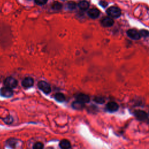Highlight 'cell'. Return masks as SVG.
Listing matches in <instances>:
<instances>
[{"label": "cell", "instance_id": "6da1fadb", "mask_svg": "<svg viewBox=\"0 0 149 149\" xmlns=\"http://www.w3.org/2000/svg\"><path fill=\"white\" fill-rule=\"evenodd\" d=\"M107 13L109 16L111 18H116L121 16V9L115 7H111L108 8L107 10Z\"/></svg>", "mask_w": 149, "mask_h": 149}, {"label": "cell", "instance_id": "7a4b0ae2", "mask_svg": "<svg viewBox=\"0 0 149 149\" xmlns=\"http://www.w3.org/2000/svg\"><path fill=\"white\" fill-rule=\"evenodd\" d=\"M39 88L45 94H49L51 91L50 85L44 81H40L38 83Z\"/></svg>", "mask_w": 149, "mask_h": 149}, {"label": "cell", "instance_id": "3957f363", "mask_svg": "<svg viewBox=\"0 0 149 149\" xmlns=\"http://www.w3.org/2000/svg\"><path fill=\"white\" fill-rule=\"evenodd\" d=\"M4 85L6 87L12 89L16 87L18 85V82L15 78L12 77H8L5 80Z\"/></svg>", "mask_w": 149, "mask_h": 149}, {"label": "cell", "instance_id": "277c9868", "mask_svg": "<svg viewBox=\"0 0 149 149\" xmlns=\"http://www.w3.org/2000/svg\"><path fill=\"white\" fill-rule=\"evenodd\" d=\"M127 35L133 40H139L141 36L140 32L135 29H130L127 32Z\"/></svg>", "mask_w": 149, "mask_h": 149}, {"label": "cell", "instance_id": "5b68a950", "mask_svg": "<svg viewBox=\"0 0 149 149\" xmlns=\"http://www.w3.org/2000/svg\"><path fill=\"white\" fill-rule=\"evenodd\" d=\"M0 94L1 95L4 97H7V98H9L12 96L13 95V91L11 89L7 87H3L0 90Z\"/></svg>", "mask_w": 149, "mask_h": 149}, {"label": "cell", "instance_id": "8992f818", "mask_svg": "<svg viewBox=\"0 0 149 149\" xmlns=\"http://www.w3.org/2000/svg\"><path fill=\"white\" fill-rule=\"evenodd\" d=\"M135 115L140 121H144L148 119V115L147 113L143 111L137 110L135 112Z\"/></svg>", "mask_w": 149, "mask_h": 149}, {"label": "cell", "instance_id": "52a82bcc", "mask_svg": "<svg viewBox=\"0 0 149 149\" xmlns=\"http://www.w3.org/2000/svg\"><path fill=\"white\" fill-rule=\"evenodd\" d=\"M77 100L83 104H85L90 102V97L85 94H79L77 96Z\"/></svg>", "mask_w": 149, "mask_h": 149}, {"label": "cell", "instance_id": "ba28073f", "mask_svg": "<svg viewBox=\"0 0 149 149\" xmlns=\"http://www.w3.org/2000/svg\"><path fill=\"white\" fill-rule=\"evenodd\" d=\"M33 84H34V80L33 78H32L30 77H28V78H24L22 82V86L26 88L32 87L33 85Z\"/></svg>", "mask_w": 149, "mask_h": 149}, {"label": "cell", "instance_id": "9c48e42d", "mask_svg": "<svg viewBox=\"0 0 149 149\" xmlns=\"http://www.w3.org/2000/svg\"><path fill=\"white\" fill-rule=\"evenodd\" d=\"M114 23V20L111 17H106L102 21V25L104 27H111Z\"/></svg>", "mask_w": 149, "mask_h": 149}, {"label": "cell", "instance_id": "30bf717a", "mask_svg": "<svg viewBox=\"0 0 149 149\" xmlns=\"http://www.w3.org/2000/svg\"><path fill=\"white\" fill-rule=\"evenodd\" d=\"M107 109L111 112H114L119 109V106L115 102H110L107 105Z\"/></svg>", "mask_w": 149, "mask_h": 149}, {"label": "cell", "instance_id": "8fae6325", "mask_svg": "<svg viewBox=\"0 0 149 149\" xmlns=\"http://www.w3.org/2000/svg\"><path fill=\"white\" fill-rule=\"evenodd\" d=\"M100 11L97 8H93L89 11L88 15L92 19H96L97 18L99 15H100Z\"/></svg>", "mask_w": 149, "mask_h": 149}, {"label": "cell", "instance_id": "7c38bea8", "mask_svg": "<svg viewBox=\"0 0 149 149\" xmlns=\"http://www.w3.org/2000/svg\"><path fill=\"white\" fill-rule=\"evenodd\" d=\"M60 147L61 149H69L71 147V144L69 140L64 139L60 142Z\"/></svg>", "mask_w": 149, "mask_h": 149}, {"label": "cell", "instance_id": "4fadbf2b", "mask_svg": "<svg viewBox=\"0 0 149 149\" xmlns=\"http://www.w3.org/2000/svg\"><path fill=\"white\" fill-rule=\"evenodd\" d=\"M72 107L75 109V110H82L85 107V104H83L78 101H76V102H74L72 104Z\"/></svg>", "mask_w": 149, "mask_h": 149}, {"label": "cell", "instance_id": "5bb4252c", "mask_svg": "<svg viewBox=\"0 0 149 149\" xmlns=\"http://www.w3.org/2000/svg\"><path fill=\"white\" fill-rule=\"evenodd\" d=\"M78 6L80 8V9H81L82 10L85 11L89 8V3L87 1L83 0V1H81L79 2V3L78 4Z\"/></svg>", "mask_w": 149, "mask_h": 149}, {"label": "cell", "instance_id": "9a60e30c", "mask_svg": "<svg viewBox=\"0 0 149 149\" xmlns=\"http://www.w3.org/2000/svg\"><path fill=\"white\" fill-rule=\"evenodd\" d=\"M54 98L57 102H61V103L64 102L65 100V95L62 93H58L56 94Z\"/></svg>", "mask_w": 149, "mask_h": 149}, {"label": "cell", "instance_id": "2e32d148", "mask_svg": "<svg viewBox=\"0 0 149 149\" xmlns=\"http://www.w3.org/2000/svg\"><path fill=\"white\" fill-rule=\"evenodd\" d=\"M52 8L55 10H59L62 8V5L61 3L58 2H55L52 5Z\"/></svg>", "mask_w": 149, "mask_h": 149}, {"label": "cell", "instance_id": "e0dca14e", "mask_svg": "<svg viewBox=\"0 0 149 149\" xmlns=\"http://www.w3.org/2000/svg\"><path fill=\"white\" fill-rule=\"evenodd\" d=\"M44 148V145L41 142H36L34 144L33 149H43Z\"/></svg>", "mask_w": 149, "mask_h": 149}, {"label": "cell", "instance_id": "ac0fdd59", "mask_svg": "<svg viewBox=\"0 0 149 149\" xmlns=\"http://www.w3.org/2000/svg\"><path fill=\"white\" fill-rule=\"evenodd\" d=\"M7 143L8 146H9L11 147H14V146H15L16 143V139H9L7 142Z\"/></svg>", "mask_w": 149, "mask_h": 149}, {"label": "cell", "instance_id": "d6986e66", "mask_svg": "<svg viewBox=\"0 0 149 149\" xmlns=\"http://www.w3.org/2000/svg\"><path fill=\"white\" fill-rule=\"evenodd\" d=\"M140 35L141 37H147L149 36V32L146 30H142L140 32Z\"/></svg>", "mask_w": 149, "mask_h": 149}, {"label": "cell", "instance_id": "ffe728a7", "mask_svg": "<svg viewBox=\"0 0 149 149\" xmlns=\"http://www.w3.org/2000/svg\"><path fill=\"white\" fill-rule=\"evenodd\" d=\"M68 8L70 9H73L76 8V4L73 1H70L67 4Z\"/></svg>", "mask_w": 149, "mask_h": 149}, {"label": "cell", "instance_id": "44dd1931", "mask_svg": "<svg viewBox=\"0 0 149 149\" xmlns=\"http://www.w3.org/2000/svg\"><path fill=\"white\" fill-rule=\"evenodd\" d=\"M35 1L37 5H40L46 4V3L47 2V0H35Z\"/></svg>", "mask_w": 149, "mask_h": 149}, {"label": "cell", "instance_id": "7402d4cb", "mask_svg": "<svg viewBox=\"0 0 149 149\" xmlns=\"http://www.w3.org/2000/svg\"><path fill=\"white\" fill-rule=\"evenodd\" d=\"M94 101H95L96 103H100V104H102V103H104V99H103V98H102V97H96V98L94 99Z\"/></svg>", "mask_w": 149, "mask_h": 149}, {"label": "cell", "instance_id": "603a6c76", "mask_svg": "<svg viewBox=\"0 0 149 149\" xmlns=\"http://www.w3.org/2000/svg\"><path fill=\"white\" fill-rule=\"evenodd\" d=\"M100 4L102 6L104 7H106V6L108 5V4H107L106 2H104V1H101L100 3Z\"/></svg>", "mask_w": 149, "mask_h": 149}]
</instances>
